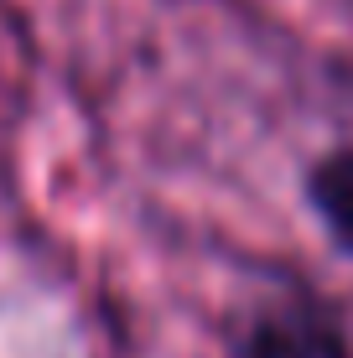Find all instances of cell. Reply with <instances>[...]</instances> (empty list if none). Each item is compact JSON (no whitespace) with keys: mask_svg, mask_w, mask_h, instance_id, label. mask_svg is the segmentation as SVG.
<instances>
[{"mask_svg":"<svg viewBox=\"0 0 353 358\" xmlns=\"http://www.w3.org/2000/svg\"><path fill=\"white\" fill-rule=\"evenodd\" d=\"M250 358H348V348L317 317H275L250 338Z\"/></svg>","mask_w":353,"mask_h":358,"instance_id":"obj_1","label":"cell"},{"mask_svg":"<svg viewBox=\"0 0 353 358\" xmlns=\"http://www.w3.org/2000/svg\"><path fill=\"white\" fill-rule=\"evenodd\" d=\"M312 203L322 224L353 250V151H338L312 171Z\"/></svg>","mask_w":353,"mask_h":358,"instance_id":"obj_2","label":"cell"}]
</instances>
